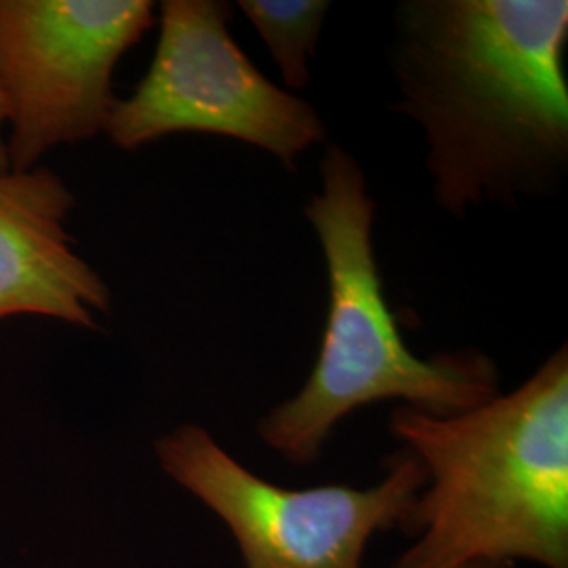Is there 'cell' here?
<instances>
[{"mask_svg":"<svg viewBox=\"0 0 568 568\" xmlns=\"http://www.w3.org/2000/svg\"><path fill=\"white\" fill-rule=\"evenodd\" d=\"M389 53L396 112L426 140L453 217L554 194L568 171V2L406 0Z\"/></svg>","mask_w":568,"mask_h":568,"instance_id":"1","label":"cell"},{"mask_svg":"<svg viewBox=\"0 0 568 568\" xmlns=\"http://www.w3.org/2000/svg\"><path fill=\"white\" fill-rule=\"evenodd\" d=\"M426 467L392 568H568V347L508 396L457 415L398 406L387 419Z\"/></svg>","mask_w":568,"mask_h":568,"instance_id":"2","label":"cell"},{"mask_svg":"<svg viewBox=\"0 0 568 568\" xmlns=\"http://www.w3.org/2000/svg\"><path fill=\"white\" fill-rule=\"evenodd\" d=\"M377 206L358 159L328 145L321 192L304 215L323 248L328 310L316 365L304 387L257 422V436L291 466H314L335 426L386 400L429 415H457L499 396V368L476 347L415 356L392 307L373 243Z\"/></svg>","mask_w":568,"mask_h":568,"instance_id":"3","label":"cell"},{"mask_svg":"<svg viewBox=\"0 0 568 568\" xmlns=\"http://www.w3.org/2000/svg\"><path fill=\"white\" fill-rule=\"evenodd\" d=\"M159 44L142 82L119 100L108 138L126 152L175 133L222 135L255 145L295 169L326 140L312 103L276 87L230 34L220 0H164Z\"/></svg>","mask_w":568,"mask_h":568,"instance_id":"4","label":"cell"},{"mask_svg":"<svg viewBox=\"0 0 568 568\" xmlns=\"http://www.w3.org/2000/svg\"><path fill=\"white\" fill-rule=\"evenodd\" d=\"M154 453L169 478L224 520L246 568H363L368 539L405 527L427 483L405 448L377 487H276L194 424L166 432Z\"/></svg>","mask_w":568,"mask_h":568,"instance_id":"5","label":"cell"},{"mask_svg":"<svg viewBox=\"0 0 568 568\" xmlns=\"http://www.w3.org/2000/svg\"><path fill=\"white\" fill-rule=\"evenodd\" d=\"M154 26L150 0H0V93L11 171L105 133L122 55Z\"/></svg>","mask_w":568,"mask_h":568,"instance_id":"6","label":"cell"},{"mask_svg":"<svg viewBox=\"0 0 568 568\" xmlns=\"http://www.w3.org/2000/svg\"><path fill=\"white\" fill-rule=\"evenodd\" d=\"M74 204L47 166L0 173V321L26 314L100 331L112 293L74 251L65 230Z\"/></svg>","mask_w":568,"mask_h":568,"instance_id":"7","label":"cell"},{"mask_svg":"<svg viewBox=\"0 0 568 568\" xmlns=\"http://www.w3.org/2000/svg\"><path fill=\"white\" fill-rule=\"evenodd\" d=\"M239 9L251 21L284 87L302 91L312 79L310 63L316 55L321 32L331 9L328 0H241Z\"/></svg>","mask_w":568,"mask_h":568,"instance_id":"8","label":"cell"},{"mask_svg":"<svg viewBox=\"0 0 568 568\" xmlns=\"http://www.w3.org/2000/svg\"><path fill=\"white\" fill-rule=\"evenodd\" d=\"M4 129H7V105H4V98L0 93V173H7L11 169L9 166V150H7Z\"/></svg>","mask_w":568,"mask_h":568,"instance_id":"9","label":"cell"},{"mask_svg":"<svg viewBox=\"0 0 568 568\" xmlns=\"http://www.w3.org/2000/svg\"><path fill=\"white\" fill-rule=\"evenodd\" d=\"M459 568H501L495 567V565H488V562H471V565H466V567Z\"/></svg>","mask_w":568,"mask_h":568,"instance_id":"10","label":"cell"}]
</instances>
